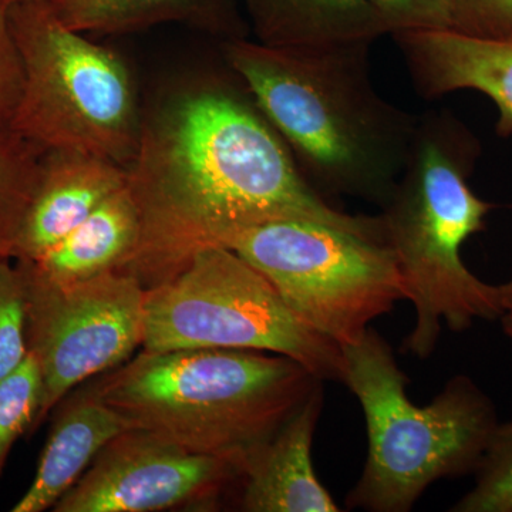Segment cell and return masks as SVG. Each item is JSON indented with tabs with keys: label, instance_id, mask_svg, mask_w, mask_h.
<instances>
[{
	"label": "cell",
	"instance_id": "obj_1",
	"mask_svg": "<svg viewBox=\"0 0 512 512\" xmlns=\"http://www.w3.org/2000/svg\"><path fill=\"white\" fill-rule=\"evenodd\" d=\"M127 185L141 235L123 271L146 289L177 272L198 249L221 247L265 222H325L384 242L379 215L348 214L313 190L229 66L227 74L167 94L143 117Z\"/></svg>",
	"mask_w": 512,
	"mask_h": 512
},
{
	"label": "cell",
	"instance_id": "obj_2",
	"mask_svg": "<svg viewBox=\"0 0 512 512\" xmlns=\"http://www.w3.org/2000/svg\"><path fill=\"white\" fill-rule=\"evenodd\" d=\"M370 46L274 49L254 39L221 43L305 180L322 197L380 208L392 197L417 117L384 100L370 77Z\"/></svg>",
	"mask_w": 512,
	"mask_h": 512
},
{
	"label": "cell",
	"instance_id": "obj_3",
	"mask_svg": "<svg viewBox=\"0 0 512 512\" xmlns=\"http://www.w3.org/2000/svg\"><path fill=\"white\" fill-rule=\"evenodd\" d=\"M481 146L450 111L417 117L409 157L379 214L384 242L396 256L407 301L416 311L403 352L427 359L441 325L453 332L504 315L500 285L485 284L461 258V248L485 229L495 205L471 190Z\"/></svg>",
	"mask_w": 512,
	"mask_h": 512
},
{
	"label": "cell",
	"instance_id": "obj_4",
	"mask_svg": "<svg viewBox=\"0 0 512 512\" xmlns=\"http://www.w3.org/2000/svg\"><path fill=\"white\" fill-rule=\"evenodd\" d=\"M322 383L301 363L275 353L143 349L84 389L130 429L241 470Z\"/></svg>",
	"mask_w": 512,
	"mask_h": 512
},
{
	"label": "cell",
	"instance_id": "obj_5",
	"mask_svg": "<svg viewBox=\"0 0 512 512\" xmlns=\"http://www.w3.org/2000/svg\"><path fill=\"white\" fill-rule=\"evenodd\" d=\"M342 350V383L360 403L367 431L365 467L346 507L409 512L431 484L476 473L500 420L471 377L454 376L417 406L407 396L409 377L375 329Z\"/></svg>",
	"mask_w": 512,
	"mask_h": 512
},
{
	"label": "cell",
	"instance_id": "obj_6",
	"mask_svg": "<svg viewBox=\"0 0 512 512\" xmlns=\"http://www.w3.org/2000/svg\"><path fill=\"white\" fill-rule=\"evenodd\" d=\"M25 67L10 128L40 151L69 150L128 167L143 116L123 57L64 26L47 0L9 6Z\"/></svg>",
	"mask_w": 512,
	"mask_h": 512
},
{
	"label": "cell",
	"instance_id": "obj_7",
	"mask_svg": "<svg viewBox=\"0 0 512 512\" xmlns=\"http://www.w3.org/2000/svg\"><path fill=\"white\" fill-rule=\"evenodd\" d=\"M143 349H244L296 360L342 383L343 350L303 323L274 285L231 249H198L173 275L146 289Z\"/></svg>",
	"mask_w": 512,
	"mask_h": 512
},
{
	"label": "cell",
	"instance_id": "obj_8",
	"mask_svg": "<svg viewBox=\"0 0 512 512\" xmlns=\"http://www.w3.org/2000/svg\"><path fill=\"white\" fill-rule=\"evenodd\" d=\"M221 247L254 266L303 323L340 348L359 342L373 320L407 301L392 249L325 222H265Z\"/></svg>",
	"mask_w": 512,
	"mask_h": 512
},
{
	"label": "cell",
	"instance_id": "obj_9",
	"mask_svg": "<svg viewBox=\"0 0 512 512\" xmlns=\"http://www.w3.org/2000/svg\"><path fill=\"white\" fill-rule=\"evenodd\" d=\"M19 266L28 284L29 352L42 376L36 431L79 384L123 365L143 348L146 288L126 271L56 284Z\"/></svg>",
	"mask_w": 512,
	"mask_h": 512
},
{
	"label": "cell",
	"instance_id": "obj_10",
	"mask_svg": "<svg viewBox=\"0 0 512 512\" xmlns=\"http://www.w3.org/2000/svg\"><path fill=\"white\" fill-rule=\"evenodd\" d=\"M239 477L241 470L232 461L128 429L103 447L52 511L215 510Z\"/></svg>",
	"mask_w": 512,
	"mask_h": 512
},
{
	"label": "cell",
	"instance_id": "obj_11",
	"mask_svg": "<svg viewBox=\"0 0 512 512\" xmlns=\"http://www.w3.org/2000/svg\"><path fill=\"white\" fill-rule=\"evenodd\" d=\"M393 39L420 97L440 99L460 90L484 94L497 107L498 136H512V36L421 30Z\"/></svg>",
	"mask_w": 512,
	"mask_h": 512
},
{
	"label": "cell",
	"instance_id": "obj_12",
	"mask_svg": "<svg viewBox=\"0 0 512 512\" xmlns=\"http://www.w3.org/2000/svg\"><path fill=\"white\" fill-rule=\"evenodd\" d=\"M126 184L127 168L106 158L79 151H45L12 261H35Z\"/></svg>",
	"mask_w": 512,
	"mask_h": 512
},
{
	"label": "cell",
	"instance_id": "obj_13",
	"mask_svg": "<svg viewBox=\"0 0 512 512\" xmlns=\"http://www.w3.org/2000/svg\"><path fill=\"white\" fill-rule=\"evenodd\" d=\"M323 409V387L242 464L239 507L248 512H340L319 480L312 444Z\"/></svg>",
	"mask_w": 512,
	"mask_h": 512
},
{
	"label": "cell",
	"instance_id": "obj_14",
	"mask_svg": "<svg viewBox=\"0 0 512 512\" xmlns=\"http://www.w3.org/2000/svg\"><path fill=\"white\" fill-rule=\"evenodd\" d=\"M56 409L35 477L18 503L10 508L12 512L52 510L103 447L130 429L116 410L84 387L77 393L67 394Z\"/></svg>",
	"mask_w": 512,
	"mask_h": 512
},
{
	"label": "cell",
	"instance_id": "obj_15",
	"mask_svg": "<svg viewBox=\"0 0 512 512\" xmlns=\"http://www.w3.org/2000/svg\"><path fill=\"white\" fill-rule=\"evenodd\" d=\"M255 42L302 50L373 45L387 35L367 0H241Z\"/></svg>",
	"mask_w": 512,
	"mask_h": 512
},
{
	"label": "cell",
	"instance_id": "obj_16",
	"mask_svg": "<svg viewBox=\"0 0 512 512\" xmlns=\"http://www.w3.org/2000/svg\"><path fill=\"white\" fill-rule=\"evenodd\" d=\"M47 5L64 26L80 33L119 35L175 22L221 43L249 35L241 0H47Z\"/></svg>",
	"mask_w": 512,
	"mask_h": 512
},
{
	"label": "cell",
	"instance_id": "obj_17",
	"mask_svg": "<svg viewBox=\"0 0 512 512\" xmlns=\"http://www.w3.org/2000/svg\"><path fill=\"white\" fill-rule=\"evenodd\" d=\"M140 235V212L126 184L45 254L19 264L56 284L83 281L123 271L136 252Z\"/></svg>",
	"mask_w": 512,
	"mask_h": 512
},
{
	"label": "cell",
	"instance_id": "obj_18",
	"mask_svg": "<svg viewBox=\"0 0 512 512\" xmlns=\"http://www.w3.org/2000/svg\"><path fill=\"white\" fill-rule=\"evenodd\" d=\"M43 151L10 127L0 126V259H12L13 245L28 208Z\"/></svg>",
	"mask_w": 512,
	"mask_h": 512
},
{
	"label": "cell",
	"instance_id": "obj_19",
	"mask_svg": "<svg viewBox=\"0 0 512 512\" xmlns=\"http://www.w3.org/2000/svg\"><path fill=\"white\" fill-rule=\"evenodd\" d=\"M42 403V376L29 352L18 369L0 380V477L16 441L32 434Z\"/></svg>",
	"mask_w": 512,
	"mask_h": 512
},
{
	"label": "cell",
	"instance_id": "obj_20",
	"mask_svg": "<svg viewBox=\"0 0 512 512\" xmlns=\"http://www.w3.org/2000/svg\"><path fill=\"white\" fill-rule=\"evenodd\" d=\"M474 477L451 512H512V419L498 423Z\"/></svg>",
	"mask_w": 512,
	"mask_h": 512
},
{
	"label": "cell",
	"instance_id": "obj_21",
	"mask_svg": "<svg viewBox=\"0 0 512 512\" xmlns=\"http://www.w3.org/2000/svg\"><path fill=\"white\" fill-rule=\"evenodd\" d=\"M28 355V284L18 262L0 259V380Z\"/></svg>",
	"mask_w": 512,
	"mask_h": 512
},
{
	"label": "cell",
	"instance_id": "obj_22",
	"mask_svg": "<svg viewBox=\"0 0 512 512\" xmlns=\"http://www.w3.org/2000/svg\"><path fill=\"white\" fill-rule=\"evenodd\" d=\"M387 35L421 30H456L454 0H367Z\"/></svg>",
	"mask_w": 512,
	"mask_h": 512
},
{
	"label": "cell",
	"instance_id": "obj_23",
	"mask_svg": "<svg viewBox=\"0 0 512 512\" xmlns=\"http://www.w3.org/2000/svg\"><path fill=\"white\" fill-rule=\"evenodd\" d=\"M25 67L12 26L9 6L0 3V126L9 127L22 99Z\"/></svg>",
	"mask_w": 512,
	"mask_h": 512
},
{
	"label": "cell",
	"instance_id": "obj_24",
	"mask_svg": "<svg viewBox=\"0 0 512 512\" xmlns=\"http://www.w3.org/2000/svg\"><path fill=\"white\" fill-rule=\"evenodd\" d=\"M456 30L477 37L512 36V0H454Z\"/></svg>",
	"mask_w": 512,
	"mask_h": 512
},
{
	"label": "cell",
	"instance_id": "obj_25",
	"mask_svg": "<svg viewBox=\"0 0 512 512\" xmlns=\"http://www.w3.org/2000/svg\"><path fill=\"white\" fill-rule=\"evenodd\" d=\"M501 301H503L504 311L512 312V279L500 285Z\"/></svg>",
	"mask_w": 512,
	"mask_h": 512
},
{
	"label": "cell",
	"instance_id": "obj_26",
	"mask_svg": "<svg viewBox=\"0 0 512 512\" xmlns=\"http://www.w3.org/2000/svg\"><path fill=\"white\" fill-rule=\"evenodd\" d=\"M501 326H503V332L510 342L512 343V312H504L501 316Z\"/></svg>",
	"mask_w": 512,
	"mask_h": 512
},
{
	"label": "cell",
	"instance_id": "obj_27",
	"mask_svg": "<svg viewBox=\"0 0 512 512\" xmlns=\"http://www.w3.org/2000/svg\"><path fill=\"white\" fill-rule=\"evenodd\" d=\"M25 2H37V0H0V3H3V5H16V3H25Z\"/></svg>",
	"mask_w": 512,
	"mask_h": 512
}]
</instances>
